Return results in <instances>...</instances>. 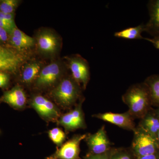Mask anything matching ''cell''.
<instances>
[{
    "label": "cell",
    "instance_id": "1",
    "mask_svg": "<svg viewBox=\"0 0 159 159\" xmlns=\"http://www.w3.org/2000/svg\"><path fill=\"white\" fill-rule=\"evenodd\" d=\"M82 90L71 74H66L47 95L61 110L69 111L84 98Z\"/></svg>",
    "mask_w": 159,
    "mask_h": 159
},
{
    "label": "cell",
    "instance_id": "2",
    "mask_svg": "<svg viewBox=\"0 0 159 159\" xmlns=\"http://www.w3.org/2000/svg\"><path fill=\"white\" fill-rule=\"evenodd\" d=\"M122 99L134 119L143 118L148 112L152 104L148 87L144 82L131 86L122 95Z\"/></svg>",
    "mask_w": 159,
    "mask_h": 159
},
{
    "label": "cell",
    "instance_id": "3",
    "mask_svg": "<svg viewBox=\"0 0 159 159\" xmlns=\"http://www.w3.org/2000/svg\"><path fill=\"white\" fill-rule=\"evenodd\" d=\"M66 74L65 66L61 61H52L42 68L32 88L37 93H48L54 89Z\"/></svg>",
    "mask_w": 159,
    "mask_h": 159
},
{
    "label": "cell",
    "instance_id": "4",
    "mask_svg": "<svg viewBox=\"0 0 159 159\" xmlns=\"http://www.w3.org/2000/svg\"><path fill=\"white\" fill-rule=\"evenodd\" d=\"M29 106L47 123H56L62 113L61 110L48 97L39 93L31 95L29 99Z\"/></svg>",
    "mask_w": 159,
    "mask_h": 159
},
{
    "label": "cell",
    "instance_id": "5",
    "mask_svg": "<svg viewBox=\"0 0 159 159\" xmlns=\"http://www.w3.org/2000/svg\"><path fill=\"white\" fill-rule=\"evenodd\" d=\"M134 133V139L130 148L136 157L158 152L159 145L156 139L138 126Z\"/></svg>",
    "mask_w": 159,
    "mask_h": 159
},
{
    "label": "cell",
    "instance_id": "6",
    "mask_svg": "<svg viewBox=\"0 0 159 159\" xmlns=\"http://www.w3.org/2000/svg\"><path fill=\"white\" fill-rule=\"evenodd\" d=\"M84 100L85 98H84L73 108L62 113L56 122L57 125L63 127L66 134L77 129L87 128L85 115L82 108Z\"/></svg>",
    "mask_w": 159,
    "mask_h": 159
},
{
    "label": "cell",
    "instance_id": "7",
    "mask_svg": "<svg viewBox=\"0 0 159 159\" xmlns=\"http://www.w3.org/2000/svg\"><path fill=\"white\" fill-rule=\"evenodd\" d=\"M27 58V55L23 52L0 45V71L16 73Z\"/></svg>",
    "mask_w": 159,
    "mask_h": 159
},
{
    "label": "cell",
    "instance_id": "8",
    "mask_svg": "<svg viewBox=\"0 0 159 159\" xmlns=\"http://www.w3.org/2000/svg\"><path fill=\"white\" fill-rule=\"evenodd\" d=\"M67 66L71 75L84 90L90 78L89 66L88 61L80 55H74L68 57Z\"/></svg>",
    "mask_w": 159,
    "mask_h": 159
},
{
    "label": "cell",
    "instance_id": "9",
    "mask_svg": "<svg viewBox=\"0 0 159 159\" xmlns=\"http://www.w3.org/2000/svg\"><path fill=\"white\" fill-rule=\"evenodd\" d=\"M87 135V134L74 135L61 146L56 147L55 152L46 159H81L80 157V144Z\"/></svg>",
    "mask_w": 159,
    "mask_h": 159
},
{
    "label": "cell",
    "instance_id": "10",
    "mask_svg": "<svg viewBox=\"0 0 159 159\" xmlns=\"http://www.w3.org/2000/svg\"><path fill=\"white\" fill-rule=\"evenodd\" d=\"M34 39L38 51L44 56L52 57L59 51V37L51 30L45 29L39 31Z\"/></svg>",
    "mask_w": 159,
    "mask_h": 159
},
{
    "label": "cell",
    "instance_id": "11",
    "mask_svg": "<svg viewBox=\"0 0 159 159\" xmlns=\"http://www.w3.org/2000/svg\"><path fill=\"white\" fill-rule=\"evenodd\" d=\"M84 140L89 148L88 152L93 154H102L112 148L104 125L95 133L87 134Z\"/></svg>",
    "mask_w": 159,
    "mask_h": 159
},
{
    "label": "cell",
    "instance_id": "12",
    "mask_svg": "<svg viewBox=\"0 0 159 159\" xmlns=\"http://www.w3.org/2000/svg\"><path fill=\"white\" fill-rule=\"evenodd\" d=\"M29 99L22 86L18 84L4 92L0 101L7 103L16 110L23 111L29 106Z\"/></svg>",
    "mask_w": 159,
    "mask_h": 159
},
{
    "label": "cell",
    "instance_id": "13",
    "mask_svg": "<svg viewBox=\"0 0 159 159\" xmlns=\"http://www.w3.org/2000/svg\"><path fill=\"white\" fill-rule=\"evenodd\" d=\"M95 118L117 125L125 130L134 131L136 128L134 119L128 111L123 113H114L108 112L95 114L92 116Z\"/></svg>",
    "mask_w": 159,
    "mask_h": 159
},
{
    "label": "cell",
    "instance_id": "14",
    "mask_svg": "<svg viewBox=\"0 0 159 159\" xmlns=\"http://www.w3.org/2000/svg\"><path fill=\"white\" fill-rule=\"evenodd\" d=\"M147 7L149 18L145 24V32L152 37L159 36V0L148 1Z\"/></svg>",
    "mask_w": 159,
    "mask_h": 159
},
{
    "label": "cell",
    "instance_id": "15",
    "mask_svg": "<svg viewBox=\"0 0 159 159\" xmlns=\"http://www.w3.org/2000/svg\"><path fill=\"white\" fill-rule=\"evenodd\" d=\"M42 68L41 63L39 61H32L27 64L23 70L20 78L21 84L28 87H32Z\"/></svg>",
    "mask_w": 159,
    "mask_h": 159
},
{
    "label": "cell",
    "instance_id": "16",
    "mask_svg": "<svg viewBox=\"0 0 159 159\" xmlns=\"http://www.w3.org/2000/svg\"><path fill=\"white\" fill-rule=\"evenodd\" d=\"M138 127L156 139L159 132V118L157 114L147 113L141 119Z\"/></svg>",
    "mask_w": 159,
    "mask_h": 159
},
{
    "label": "cell",
    "instance_id": "17",
    "mask_svg": "<svg viewBox=\"0 0 159 159\" xmlns=\"http://www.w3.org/2000/svg\"><path fill=\"white\" fill-rule=\"evenodd\" d=\"M145 24H141L136 27H130L117 31L114 33V36L119 38L127 39H145L142 36V32H145Z\"/></svg>",
    "mask_w": 159,
    "mask_h": 159
},
{
    "label": "cell",
    "instance_id": "18",
    "mask_svg": "<svg viewBox=\"0 0 159 159\" xmlns=\"http://www.w3.org/2000/svg\"><path fill=\"white\" fill-rule=\"evenodd\" d=\"M144 83L148 87L152 104L159 106V75L149 76Z\"/></svg>",
    "mask_w": 159,
    "mask_h": 159
},
{
    "label": "cell",
    "instance_id": "19",
    "mask_svg": "<svg viewBox=\"0 0 159 159\" xmlns=\"http://www.w3.org/2000/svg\"><path fill=\"white\" fill-rule=\"evenodd\" d=\"M48 134L49 139L57 147L61 146L66 139V133L59 127L51 129L48 132Z\"/></svg>",
    "mask_w": 159,
    "mask_h": 159
},
{
    "label": "cell",
    "instance_id": "20",
    "mask_svg": "<svg viewBox=\"0 0 159 159\" xmlns=\"http://www.w3.org/2000/svg\"><path fill=\"white\" fill-rule=\"evenodd\" d=\"M109 159H136L129 148H112Z\"/></svg>",
    "mask_w": 159,
    "mask_h": 159
},
{
    "label": "cell",
    "instance_id": "21",
    "mask_svg": "<svg viewBox=\"0 0 159 159\" xmlns=\"http://www.w3.org/2000/svg\"><path fill=\"white\" fill-rule=\"evenodd\" d=\"M20 1L18 0H1L0 11L9 14H14Z\"/></svg>",
    "mask_w": 159,
    "mask_h": 159
},
{
    "label": "cell",
    "instance_id": "22",
    "mask_svg": "<svg viewBox=\"0 0 159 159\" xmlns=\"http://www.w3.org/2000/svg\"><path fill=\"white\" fill-rule=\"evenodd\" d=\"M8 43L11 48L20 52H23L22 51L31 48L28 44L26 43L13 35H9Z\"/></svg>",
    "mask_w": 159,
    "mask_h": 159
},
{
    "label": "cell",
    "instance_id": "23",
    "mask_svg": "<svg viewBox=\"0 0 159 159\" xmlns=\"http://www.w3.org/2000/svg\"><path fill=\"white\" fill-rule=\"evenodd\" d=\"M9 35H13L15 37L17 38L24 42L28 44L31 47H33L35 44V39L34 38L27 35L19 29H18L17 27H15L13 29L11 34Z\"/></svg>",
    "mask_w": 159,
    "mask_h": 159
},
{
    "label": "cell",
    "instance_id": "24",
    "mask_svg": "<svg viewBox=\"0 0 159 159\" xmlns=\"http://www.w3.org/2000/svg\"><path fill=\"white\" fill-rule=\"evenodd\" d=\"M10 80L9 73L0 71V88L3 89L8 88L10 84Z\"/></svg>",
    "mask_w": 159,
    "mask_h": 159
},
{
    "label": "cell",
    "instance_id": "25",
    "mask_svg": "<svg viewBox=\"0 0 159 159\" xmlns=\"http://www.w3.org/2000/svg\"><path fill=\"white\" fill-rule=\"evenodd\" d=\"M112 148L107 152L102 154H93L88 152L85 156L84 157V159H109L111 152Z\"/></svg>",
    "mask_w": 159,
    "mask_h": 159
},
{
    "label": "cell",
    "instance_id": "26",
    "mask_svg": "<svg viewBox=\"0 0 159 159\" xmlns=\"http://www.w3.org/2000/svg\"><path fill=\"white\" fill-rule=\"evenodd\" d=\"M0 27L6 30L9 34H10L13 29L16 27V24H11L8 22L0 20Z\"/></svg>",
    "mask_w": 159,
    "mask_h": 159
},
{
    "label": "cell",
    "instance_id": "27",
    "mask_svg": "<svg viewBox=\"0 0 159 159\" xmlns=\"http://www.w3.org/2000/svg\"><path fill=\"white\" fill-rule=\"evenodd\" d=\"M14 18V14H9V13H4L0 11V20L8 22L11 24H16Z\"/></svg>",
    "mask_w": 159,
    "mask_h": 159
},
{
    "label": "cell",
    "instance_id": "28",
    "mask_svg": "<svg viewBox=\"0 0 159 159\" xmlns=\"http://www.w3.org/2000/svg\"><path fill=\"white\" fill-rule=\"evenodd\" d=\"M9 34L6 30L0 27V45L8 42Z\"/></svg>",
    "mask_w": 159,
    "mask_h": 159
},
{
    "label": "cell",
    "instance_id": "29",
    "mask_svg": "<svg viewBox=\"0 0 159 159\" xmlns=\"http://www.w3.org/2000/svg\"><path fill=\"white\" fill-rule=\"evenodd\" d=\"M145 40H146L152 43L156 48L159 50V36L152 38V39L145 38Z\"/></svg>",
    "mask_w": 159,
    "mask_h": 159
},
{
    "label": "cell",
    "instance_id": "30",
    "mask_svg": "<svg viewBox=\"0 0 159 159\" xmlns=\"http://www.w3.org/2000/svg\"><path fill=\"white\" fill-rule=\"evenodd\" d=\"M136 159H159V155L158 152L150 155L136 157Z\"/></svg>",
    "mask_w": 159,
    "mask_h": 159
},
{
    "label": "cell",
    "instance_id": "31",
    "mask_svg": "<svg viewBox=\"0 0 159 159\" xmlns=\"http://www.w3.org/2000/svg\"><path fill=\"white\" fill-rule=\"evenodd\" d=\"M157 141L159 145V132L157 136Z\"/></svg>",
    "mask_w": 159,
    "mask_h": 159
},
{
    "label": "cell",
    "instance_id": "32",
    "mask_svg": "<svg viewBox=\"0 0 159 159\" xmlns=\"http://www.w3.org/2000/svg\"><path fill=\"white\" fill-rule=\"evenodd\" d=\"M156 114L157 116L158 117V118H159V109L157 111Z\"/></svg>",
    "mask_w": 159,
    "mask_h": 159
},
{
    "label": "cell",
    "instance_id": "33",
    "mask_svg": "<svg viewBox=\"0 0 159 159\" xmlns=\"http://www.w3.org/2000/svg\"><path fill=\"white\" fill-rule=\"evenodd\" d=\"M1 102V101H0V102Z\"/></svg>",
    "mask_w": 159,
    "mask_h": 159
}]
</instances>
